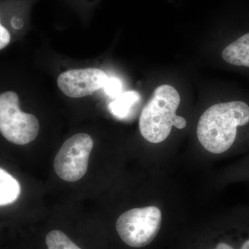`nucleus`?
Instances as JSON below:
<instances>
[{
  "instance_id": "nucleus-1",
  "label": "nucleus",
  "mask_w": 249,
  "mask_h": 249,
  "mask_svg": "<svg viewBox=\"0 0 249 249\" xmlns=\"http://www.w3.org/2000/svg\"><path fill=\"white\" fill-rule=\"evenodd\" d=\"M249 129V102L244 98L217 103L201 115L196 134L208 151L221 155L235 145L240 129Z\"/></svg>"
},
{
  "instance_id": "nucleus-2",
  "label": "nucleus",
  "mask_w": 249,
  "mask_h": 249,
  "mask_svg": "<svg viewBox=\"0 0 249 249\" xmlns=\"http://www.w3.org/2000/svg\"><path fill=\"white\" fill-rule=\"evenodd\" d=\"M180 101L179 93L173 86L163 85L155 90L139 119L141 134L145 140L159 143L168 138L173 126L186 127V119L176 114Z\"/></svg>"
},
{
  "instance_id": "nucleus-3",
  "label": "nucleus",
  "mask_w": 249,
  "mask_h": 249,
  "mask_svg": "<svg viewBox=\"0 0 249 249\" xmlns=\"http://www.w3.org/2000/svg\"><path fill=\"white\" fill-rule=\"evenodd\" d=\"M40 130L36 116L19 109V97L12 91L0 93V133L17 145H26L35 140Z\"/></svg>"
},
{
  "instance_id": "nucleus-4",
  "label": "nucleus",
  "mask_w": 249,
  "mask_h": 249,
  "mask_svg": "<svg viewBox=\"0 0 249 249\" xmlns=\"http://www.w3.org/2000/svg\"><path fill=\"white\" fill-rule=\"evenodd\" d=\"M161 218V212L156 206L129 210L116 221V231L126 245L142 248L155 238L160 230Z\"/></svg>"
},
{
  "instance_id": "nucleus-5",
  "label": "nucleus",
  "mask_w": 249,
  "mask_h": 249,
  "mask_svg": "<svg viewBox=\"0 0 249 249\" xmlns=\"http://www.w3.org/2000/svg\"><path fill=\"white\" fill-rule=\"evenodd\" d=\"M93 147V139L88 134H76L67 139L54 160V170L59 178L68 182L83 178Z\"/></svg>"
},
{
  "instance_id": "nucleus-6",
  "label": "nucleus",
  "mask_w": 249,
  "mask_h": 249,
  "mask_svg": "<svg viewBox=\"0 0 249 249\" xmlns=\"http://www.w3.org/2000/svg\"><path fill=\"white\" fill-rule=\"evenodd\" d=\"M108 79L103 70L96 68L76 69L63 72L59 76V89L71 98H82L92 95L104 88Z\"/></svg>"
},
{
  "instance_id": "nucleus-7",
  "label": "nucleus",
  "mask_w": 249,
  "mask_h": 249,
  "mask_svg": "<svg viewBox=\"0 0 249 249\" xmlns=\"http://www.w3.org/2000/svg\"><path fill=\"white\" fill-rule=\"evenodd\" d=\"M21 193L19 182L7 172L0 168V206L12 204Z\"/></svg>"
},
{
  "instance_id": "nucleus-8",
  "label": "nucleus",
  "mask_w": 249,
  "mask_h": 249,
  "mask_svg": "<svg viewBox=\"0 0 249 249\" xmlns=\"http://www.w3.org/2000/svg\"><path fill=\"white\" fill-rule=\"evenodd\" d=\"M141 99L140 94L136 91H128L121 93L109 105V110L119 119L126 117L131 108Z\"/></svg>"
},
{
  "instance_id": "nucleus-9",
  "label": "nucleus",
  "mask_w": 249,
  "mask_h": 249,
  "mask_svg": "<svg viewBox=\"0 0 249 249\" xmlns=\"http://www.w3.org/2000/svg\"><path fill=\"white\" fill-rule=\"evenodd\" d=\"M46 244L48 249H81L66 234L58 230L52 231L47 234Z\"/></svg>"
},
{
  "instance_id": "nucleus-10",
  "label": "nucleus",
  "mask_w": 249,
  "mask_h": 249,
  "mask_svg": "<svg viewBox=\"0 0 249 249\" xmlns=\"http://www.w3.org/2000/svg\"><path fill=\"white\" fill-rule=\"evenodd\" d=\"M103 89L106 94L109 97L116 98L122 93V83L119 78L111 77V78H108Z\"/></svg>"
},
{
  "instance_id": "nucleus-11",
  "label": "nucleus",
  "mask_w": 249,
  "mask_h": 249,
  "mask_svg": "<svg viewBox=\"0 0 249 249\" xmlns=\"http://www.w3.org/2000/svg\"><path fill=\"white\" fill-rule=\"evenodd\" d=\"M11 41L9 31L0 23V50L5 48Z\"/></svg>"
},
{
  "instance_id": "nucleus-12",
  "label": "nucleus",
  "mask_w": 249,
  "mask_h": 249,
  "mask_svg": "<svg viewBox=\"0 0 249 249\" xmlns=\"http://www.w3.org/2000/svg\"><path fill=\"white\" fill-rule=\"evenodd\" d=\"M214 249H237L232 244L227 242H221L218 243Z\"/></svg>"
},
{
  "instance_id": "nucleus-13",
  "label": "nucleus",
  "mask_w": 249,
  "mask_h": 249,
  "mask_svg": "<svg viewBox=\"0 0 249 249\" xmlns=\"http://www.w3.org/2000/svg\"><path fill=\"white\" fill-rule=\"evenodd\" d=\"M247 234L248 235H247V237L242 238L238 249H249V231L247 232Z\"/></svg>"
}]
</instances>
